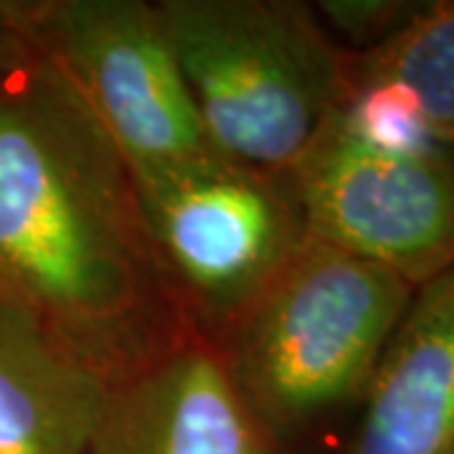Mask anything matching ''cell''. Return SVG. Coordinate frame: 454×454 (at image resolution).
I'll return each mask as SVG.
<instances>
[{"label": "cell", "mask_w": 454, "mask_h": 454, "mask_svg": "<svg viewBox=\"0 0 454 454\" xmlns=\"http://www.w3.org/2000/svg\"><path fill=\"white\" fill-rule=\"evenodd\" d=\"M0 301L109 387L195 333L129 164L28 31L0 51Z\"/></svg>", "instance_id": "1"}, {"label": "cell", "mask_w": 454, "mask_h": 454, "mask_svg": "<svg viewBox=\"0 0 454 454\" xmlns=\"http://www.w3.org/2000/svg\"><path fill=\"white\" fill-rule=\"evenodd\" d=\"M419 8L422 3L411 0H324L313 5L331 38L336 43L339 38L348 41L346 53L376 49L404 28Z\"/></svg>", "instance_id": "11"}, {"label": "cell", "mask_w": 454, "mask_h": 454, "mask_svg": "<svg viewBox=\"0 0 454 454\" xmlns=\"http://www.w3.org/2000/svg\"><path fill=\"white\" fill-rule=\"evenodd\" d=\"M414 286L310 238L212 346L240 396L286 447L361 402Z\"/></svg>", "instance_id": "2"}, {"label": "cell", "mask_w": 454, "mask_h": 454, "mask_svg": "<svg viewBox=\"0 0 454 454\" xmlns=\"http://www.w3.org/2000/svg\"><path fill=\"white\" fill-rule=\"evenodd\" d=\"M291 175L310 238L414 288L454 268V146H376L336 106Z\"/></svg>", "instance_id": "6"}, {"label": "cell", "mask_w": 454, "mask_h": 454, "mask_svg": "<svg viewBox=\"0 0 454 454\" xmlns=\"http://www.w3.org/2000/svg\"><path fill=\"white\" fill-rule=\"evenodd\" d=\"M346 83H396L409 91L437 145L454 146V0L422 3L376 49L348 53Z\"/></svg>", "instance_id": "10"}, {"label": "cell", "mask_w": 454, "mask_h": 454, "mask_svg": "<svg viewBox=\"0 0 454 454\" xmlns=\"http://www.w3.org/2000/svg\"><path fill=\"white\" fill-rule=\"evenodd\" d=\"M33 0H0V51L28 31Z\"/></svg>", "instance_id": "12"}, {"label": "cell", "mask_w": 454, "mask_h": 454, "mask_svg": "<svg viewBox=\"0 0 454 454\" xmlns=\"http://www.w3.org/2000/svg\"><path fill=\"white\" fill-rule=\"evenodd\" d=\"M361 402L346 454H454V268L414 291Z\"/></svg>", "instance_id": "8"}, {"label": "cell", "mask_w": 454, "mask_h": 454, "mask_svg": "<svg viewBox=\"0 0 454 454\" xmlns=\"http://www.w3.org/2000/svg\"><path fill=\"white\" fill-rule=\"evenodd\" d=\"M131 179L164 283L210 343L310 240L291 172L207 152Z\"/></svg>", "instance_id": "4"}, {"label": "cell", "mask_w": 454, "mask_h": 454, "mask_svg": "<svg viewBox=\"0 0 454 454\" xmlns=\"http://www.w3.org/2000/svg\"><path fill=\"white\" fill-rule=\"evenodd\" d=\"M91 454H288L232 384L210 340L190 333L112 384Z\"/></svg>", "instance_id": "7"}, {"label": "cell", "mask_w": 454, "mask_h": 454, "mask_svg": "<svg viewBox=\"0 0 454 454\" xmlns=\"http://www.w3.org/2000/svg\"><path fill=\"white\" fill-rule=\"evenodd\" d=\"M28 35L131 172L215 152L157 3L33 0Z\"/></svg>", "instance_id": "5"}, {"label": "cell", "mask_w": 454, "mask_h": 454, "mask_svg": "<svg viewBox=\"0 0 454 454\" xmlns=\"http://www.w3.org/2000/svg\"><path fill=\"white\" fill-rule=\"evenodd\" d=\"M109 384L0 301V454H91Z\"/></svg>", "instance_id": "9"}, {"label": "cell", "mask_w": 454, "mask_h": 454, "mask_svg": "<svg viewBox=\"0 0 454 454\" xmlns=\"http://www.w3.org/2000/svg\"><path fill=\"white\" fill-rule=\"evenodd\" d=\"M215 152L291 172L346 94L348 53L298 0H157Z\"/></svg>", "instance_id": "3"}]
</instances>
